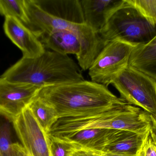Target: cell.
<instances>
[{"mask_svg": "<svg viewBox=\"0 0 156 156\" xmlns=\"http://www.w3.org/2000/svg\"><path fill=\"white\" fill-rule=\"evenodd\" d=\"M37 96L55 109L58 119L97 113L128 103L107 86L86 80L43 87Z\"/></svg>", "mask_w": 156, "mask_h": 156, "instance_id": "6da1fadb", "label": "cell"}, {"mask_svg": "<svg viewBox=\"0 0 156 156\" xmlns=\"http://www.w3.org/2000/svg\"><path fill=\"white\" fill-rule=\"evenodd\" d=\"M1 78L41 88L84 80L79 66L68 55L46 50L37 57H22Z\"/></svg>", "mask_w": 156, "mask_h": 156, "instance_id": "7a4b0ae2", "label": "cell"}, {"mask_svg": "<svg viewBox=\"0 0 156 156\" xmlns=\"http://www.w3.org/2000/svg\"><path fill=\"white\" fill-rule=\"evenodd\" d=\"M151 123L150 114L127 103L97 113L59 118L47 134L61 138L88 129H116L144 134L149 132Z\"/></svg>", "mask_w": 156, "mask_h": 156, "instance_id": "3957f363", "label": "cell"}, {"mask_svg": "<svg viewBox=\"0 0 156 156\" xmlns=\"http://www.w3.org/2000/svg\"><path fill=\"white\" fill-rule=\"evenodd\" d=\"M29 19L27 27L40 39L42 37L58 30L72 31L77 36L81 44V51L77 57L79 66L89 69L105 45L100 35L85 24H78L56 17L45 12L34 0H24Z\"/></svg>", "mask_w": 156, "mask_h": 156, "instance_id": "277c9868", "label": "cell"}, {"mask_svg": "<svg viewBox=\"0 0 156 156\" xmlns=\"http://www.w3.org/2000/svg\"><path fill=\"white\" fill-rule=\"evenodd\" d=\"M99 35L105 45L111 41L120 40L137 47L156 36V24L146 18L129 0H125Z\"/></svg>", "mask_w": 156, "mask_h": 156, "instance_id": "5b68a950", "label": "cell"}, {"mask_svg": "<svg viewBox=\"0 0 156 156\" xmlns=\"http://www.w3.org/2000/svg\"><path fill=\"white\" fill-rule=\"evenodd\" d=\"M127 103L156 116V80L127 66L112 82Z\"/></svg>", "mask_w": 156, "mask_h": 156, "instance_id": "8992f818", "label": "cell"}, {"mask_svg": "<svg viewBox=\"0 0 156 156\" xmlns=\"http://www.w3.org/2000/svg\"><path fill=\"white\" fill-rule=\"evenodd\" d=\"M135 47L120 40L108 42L89 68L91 81L108 86L126 67Z\"/></svg>", "mask_w": 156, "mask_h": 156, "instance_id": "52a82bcc", "label": "cell"}, {"mask_svg": "<svg viewBox=\"0 0 156 156\" xmlns=\"http://www.w3.org/2000/svg\"><path fill=\"white\" fill-rule=\"evenodd\" d=\"M12 123L21 144L30 156H51L48 136L28 106Z\"/></svg>", "mask_w": 156, "mask_h": 156, "instance_id": "ba28073f", "label": "cell"}, {"mask_svg": "<svg viewBox=\"0 0 156 156\" xmlns=\"http://www.w3.org/2000/svg\"><path fill=\"white\" fill-rule=\"evenodd\" d=\"M41 88L12 83L0 78V116L12 122L27 107Z\"/></svg>", "mask_w": 156, "mask_h": 156, "instance_id": "9c48e42d", "label": "cell"}, {"mask_svg": "<svg viewBox=\"0 0 156 156\" xmlns=\"http://www.w3.org/2000/svg\"><path fill=\"white\" fill-rule=\"evenodd\" d=\"M3 27L5 34L22 51L23 57H37L45 51L40 40L17 18L5 16Z\"/></svg>", "mask_w": 156, "mask_h": 156, "instance_id": "30bf717a", "label": "cell"}, {"mask_svg": "<svg viewBox=\"0 0 156 156\" xmlns=\"http://www.w3.org/2000/svg\"><path fill=\"white\" fill-rule=\"evenodd\" d=\"M125 0H80L85 23L99 34Z\"/></svg>", "mask_w": 156, "mask_h": 156, "instance_id": "8fae6325", "label": "cell"}, {"mask_svg": "<svg viewBox=\"0 0 156 156\" xmlns=\"http://www.w3.org/2000/svg\"><path fill=\"white\" fill-rule=\"evenodd\" d=\"M117 131L116 129H84L58 138L72 142L82 149L103 152Z\"/></svg>", "mask_w": 156, "mask_h": 156, "instance_id": "7c38bea8", "label": "cell"}, {"mask_svg": "<svg viewBox=\"0 0 156 156\" xmlns=\"http://www.w3.org/2000/svg\"><path fill=\"white\" fill-rule=\"evenodd\" d=\"M43 10L56 17L85 24L80 0H34Z\"/></svg>", "mask_w": 156, "mask_h": 156, "instance_id": "4fadbf2b", "label": "cell"}, {"mask_svg": "<svg viewBox=\"0 0 156 156\" xmlns=\"http://www.w3.org/2000/svg\"><path fill=\"white\" fill-rule=\"evenodd\" d=\"M44 47L53 51L68 55L74 54L77 57L81 51V44L75 33L67 30H58L42 37L39 39Z\"/></svg>", "mask_w": 156, "mask_h": 156, "instance_id": "5bb4252c", "label": "cell"}, {"mask_svg": "<svg viewBox=\"0 0 156 156\" xmlns=\"http://www.w3.org/2000/svg\"><path fill=\"white\" fill-rule=\"evenodd\" d=\"M149 132L143 134L118 130L102 153L137 155Z\"/></svg>", "mask_w": 156, "mask_h": 156, "instance_id": "9a60e30c", "label": "cell"}, {"mask_svg": "<svg viewBox=\"0 0 156 156\" xmlns=\"http://www.w3.org/2000/svg\"><path fill=\"white\" fill-rule=\"evenodd\" d=\"M128 66L156 80V36L147 44L133 50Z\"/></svg>", "mask_w": 156, "mask_h": 156, "instance_id": "2e32d148", "label": "cell"}, {"mask_svg": "<svg viewBox=\"0 0 156 156\" xmlns=\"http://www.w3.org/2000/svg\"><path fill=\"white\" fill-rule=\"evenodd\" d=\"M27 106L43 130L47 134L58 120L55 109L37 96Z\"/></svg>", "mask_w": 156, "mask_h": 156, "instance_id": "e0dca14e", "label": "cell"}, {"mask_svg": "<svg viewBox=\"0 0 156 156\" xmlns=\"http://www.w3.org/2000/svg\"><path fill=\"white\" fill-rule=\"evenodd\" d=\"M0 14L15 17L27 27L29 24L24 0H0Z\"/></svg>", "mask_w": 156, "mask_h": 156, "instance_id": "ac0fdd59", "label": "cell"}, {"mask_svg": "<svg viewBox=\"0 0 156 156\" xmlns=\"http://www.w3.org/2000/svg\"><path fill=\"white\" fill-rule=\"evenodd\" d=\"M48 136L51 156H71L76 150L80 149L77 145L72 142Z\"/></svg>", "mask_w": 156, "mask_h": 156, "instance_id": "d6986e66", "label": "cell"}, {"mask_svg": "<svg viewBox=\"0 0 156 156\" xmlns=\"http://www.w3.org/2000/svg\"><path fill=\"white\" fill-rule=\"evenodd\" d=\"M10 122L0 123V153L1 156H13Z\"/></svg>", "mask_w": 156, "mask_h": 156, "instance_id": "ffe728a7", "label": "cell"}, {"mask_svg": "<svg viewBox=\"0 0 156 156\" xmlns=\"http://www.w3.org/2000/svg\"><path fill=\"white\" fill-rule=\"evenodd\" d=\"M149 21L156 24V0H129Z\"/></svg>", "mask_w": 156, "mask_h": 156, "instance_id": "44dd1931", "label": "cell"}, {"mask_svg": "<svg viewBox=\"0 0 156 156\" xmlns=\"http://www.w3.org/2000/svg\"><path fill=\"white\" fill-rule=\"evenodd\" d=\"M137 156H156V146L150 133H147Z\"/></svg>", "mask_w": 156, "mask_h": 156, "instance_id": "7402d4cb", "label": "cell"}, {"mask_svg": "<svg viewBox=\"0 0 156 156\" xmlns=\"http://www.w3.org/2000/svg\"><path fill=\"white\" fill-rule=\"evenodd\" d=\"M71 156H104L102 152H96L88 149H80L76 150Z\"/></svg>", "mask_w": 156, "mask_h": 156, "instance_id": "603a6c76", "label": "cell"}, {"mask_svg": "<svg viewBox=\"0 0 156 156\" xmlns=\"http://www.w3.org/2000/svg\"><path fill=\"white\" fill-rule=\"evenodd\" d=\"M12 147L13 156H30L27 151L19 143H13Z\"/></svg>", "mask_w": 156, "mask_h": 156, "instance_id": "cb8c5ba5", "label": "cell"}, {"mask_svg": "<svg viewBox=\"0 0 156 156\" xmlns=\"http://www.w3.org/2000/svg\"><path fill=\"white\" fill-rule=\"evenodd\" d=\"M151 123L149 133L156 146V116L150 114Z\"/></svg>", "mask_w": 156, "mask_h": 156, "instance_id": "d4e9b609", "label": "cell"}, {"mask_svg": "<svg viewBox=\"0 0 156 156\" xmlns=\"http://www.w3.org/2000/svg\"><path fill=\"white\" fill-rule=\"evenodd\" d=\"M104 156H137V155H131L122 154H112V153H102Z\"/></svg>", "mask_w": 156, "mask_h": 156, "instance_id": "484cf974", "label": "cell"}, {"mask_svg": "<svg viewBox=\"0 0 156 156\" xmlns=\"http://www.w3.org/2000/svg\"><path fill=\"white\" fill-rule=\"evenodd\" d=\"M0 156H1V153H0Z\"/></svg>", "mask_w": 156, "mask_h": 156, "instance_id": "4316f807", "label": "cell"}]
</instances>
